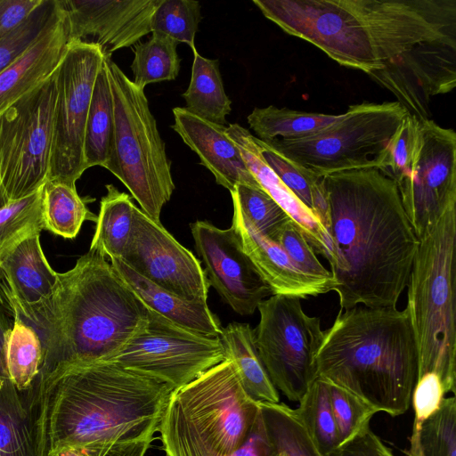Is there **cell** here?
Listing matches in <instances>:
<instances>
[{
	"label": "cell",
	"instance_id": "6da1fadb",
	"mask_svg": "<svg viewBox=\"0 0 456 456\" xmlns=\"http://www.w3.org/2000/svg\"><path fill=\"white\" fill-rule=\"evenodd\" d=\"M263 14L367 74L418 119L456 86V0H269Z\"/></svg>",
	"mask_w": 456,
	"mask_h": 456
},
{
	"label": "cell",
	"instance_id": "7a4b0ae2",
	"mask_svg": "<svg viewBox=\"0 0 456 456\" xmlns=\"http://www.w3.org/2000/svg\"><path fill=\"white\" fill-rule=\"evenodd\" d=\"M340 310L396 306L419 247L396 183L377 168L323 176Z\"/></svg>",
	"mask_w": 456,
	"mask_h": 456
},
{
	"label": "cell",
	"instance_id": "3957f363",
	"mask_svg": "<svg viewBox=\"0 0 456 456\" xmlns=\"http://www.w3.org/2000/svg\"><path fill=\"white\" fill-rule=\"evenodd\" d=\"M32 327L43 347L37 388L64 370L107 361L148 321V307L106 257L89 250L58 274L53 293L31 305L3 306Z\"/></svg>",
	"mask_w": 456,
	"mask_h": 456
},
{
	"label": "cell",
	"instance_id": "277c9868",
	"mask_svg": "<svg viewBox=\"0 0 456 456\" xmlns=\"http://www.w3.org/2000/svg\"><path fill=\"white\" fill-rule=\"evenodd\" d=\"M31 388L44 456L98 443L152 441L174 391L109 361L68 369Z\"/></svg>",
	"mask_w": 456,
	"mask_h": 456
},
{
	"label": "cell",
	"instance_id": "5b68a950",
	"mask_svg": "<svg viewBox=\"0 0 456 456\" xmlns=\"http://www.w3.org/2000/svg\"><path fill=\"white\" fill-rule=\"evenodd\" d=\"M316 373L378 412L405 413L418 379V352L406 308L359 305L339 310L324 330Z\"/></svg>",
	"mask_w": 456,
	"mask_h": 456
},
{
	"label": "cell",
	"instance_id": "8992f818",
	"mask_svg": "<svg viewBox=\"0 0 456 456\" xmlns=\"http://www.w3.org/2000/svg\"><path fill=\"white\" fill-rule=\"evenodd\" d=\"M261 412L229 359L172 392L159 431L167 456H231Z\"/></svg>",
	"mask_w": 456,
	"mask_h": 456
},
{
	"label": "cell",
	"instance_id": "52a82bcc",
	"mask_svg": "<svg viewBox=\"0 0 456 456\" xmlns=\"http://www.w3.org/2000/svg\"><path fill=\"white\" fill-rule=\"evenodd\" d=\"M456 204L419 238L408 280L407 305L418 352V379L436 373L455 394Z\"/></svg>",
	"mask_w": 456,
	"mask_h": 456
},
{
	"label": "cell",
	"instance_id": "ba28073f",
	"mask_svg": "<svg viewBox=\"0 0 456 456\" xmlns=\"http://www.w3.org/2000/svg\"><path fill=\"white\" fill-rule=\"evenodd\" d=\"M113 97L114 130L105 167L128 189L141 209L161 224L160 214L175 183L166 144L158 130L144 89L106 56Z\"/></svg>",
	"mask_w": 456,
	"mask_h": 456
},
{
	"label": "cell",
	"instance_id": "9c48e42d",
	"mask_svg": "<svg viewBox=\"0 0 456 456\" xmlns=\"http://www.w3.org/2000/svg\"><path fill=\"white\" fill-rule=\"evenodd\" d=\"M407 114L396 101L362 102L349 106L338 121L308 137L264 142L320 176L367 168L383 171Z\"/></svg>",
	"mask_w": 456,
	"mask_h": 456
},
{
	"label": "cell",
	"instance_id": "30bf717a",
	"mask_svg": "<svg viewBox=\"0 0 456 456\" xmlns=\"http://www.w3.org/2000/svg\"><path fill=\"white\" fill-rule=\"evenodd\" d=\"M56 99L55 71L0 115V194L5 204L48 180Z\"/></svg>",
	"mask_w": 456,
	"mask_h": 456
},
{
	"label": "cell",
	"instance_id": "8fae6325",
	"mask_svg": "<svg viewBox=\"0 0 456 456\" xmlns=\"http://www.w3.org/2000/svg\"><path fill=\"white\" fill-rule=\"evenodd\" d=\"M257 310L254 335L261 361L276 389L298 403L317 378L321 321L305 313L299 298L282 295L264 299Z\"/></svg>",
	"mask_w": 456,
	"mask_h": 456
},
{
	"label": "cell",
	"instance_id": "7c38bea8",
	"mask_svg": "<svg viewBox=\"0 0 456 456\" xmlns=\"http://www.w3.org/2000/svg\"><path fill=\"white\" fill-rule=\"evenodd\" d=\"M100 46L69 41L55 70L56 99L48 180L76 186L84 160L86 118L97 74L105 60Z\"/></svg>",
	"mask_w": 456,
	"mask_h": 456
},
{
	"label": "cell",
	"instance_id": "4fadbf2b",
	"mask_svg": "<svg viewBox=\"0 0 456 456\" xmlns=\"http://www.w3.org/2000/svg\"><path fill=\"white\" fill-rule=\"evenodd\" d=\"M224 360L219 338L189 330L148 308L144 328L107 361L157 379L175 390Z\"/></svg>",
	"mask_w": 456,
	"mask_h": 456
},
{
	"label": "cell",
	"instance_id": "5bb4252c",
	"mask_svg": "<svg viewBox=\"0 0 456 456\" xmlns=\"http://www.w3.org/2000/svg\"><path fill=\"white\" fill-rule=\"evenodd\" d=\"M396 183L417 238L456 204V133L429 118L419 119V140L407 173Z\"/></svg>",
	"mask_w": 456,
	"mask_h": 456
},
{
	"label": "cell",
	"instance_id": "9a60e30c",
	"mask_svg": "<svg viewBox=\"0 0 456 456\" xmlns=\"http://www.w3.org/2000/svg\"><path fill=\"white\" fill-rule=\"evenodd\" d=\"M119 259L163 289L188 301L207 303L209 284L200 260L137 207Z\"/></svg>",
	"mask_w": 456,
	"mask_h": 456
},
{
	"label": "cell",
	"instance_id": "2e32d148",
	"mask_svg": "<svg viewBox=\"0 0 456 456\" xmlns=\"http://www.w3.org/2000/svg\"><path fill=\"white\" fill-rule=\"evenodd\" d=\"M190 228L209 286L235 313L253 314L273 293L243 251L235 230L232 226L220 229L200 220Z\"/></svg>",
	"mask_w": 456,
	"mask_h": 456
},
{
	"label": "cell",
	"instance_id": "e0dca14e",
	"mask_svg": "<svg viewBox=\"0 0 456 456\" xmlns=\"http://www.w3.org/2000/svg\"><path fill=\"white\" fill-rule=\"evenodd\" d=\"M66 12L69 41L96 45L105 56L151 33L160 0H59Z\"/></svg>",
	"mask_w": 456,
	"mask_h": 456
},
{
	"label": "cell",
	"instance_id": "ac0fdd59",
	"mask_svg": "<svg viewBox=\"0 0 456 456\" xmlns=\"http://www.w3.org/2000/svg\"><path fill=\"white\" fill-rule=\"evenodd\" d=\"M232 227L241 248L270 287L273 295L299 299L333 291L335 281L311 276L301 271L282 248L262 234L242 214L232 200Z\"/></svg>",
	"mask_w": 456,
	"mask_h": 456
},
{
	"label": "cell",
	"instance_id": "d6986e66",
	"mask_svg": "<svg viewBox=\"0 0 456 456\" xmlns=\"http://www.w3.org/2000/svg\"><path fill=\"white\" fill-rule=\"evenodd\" d=\"M69 42L66 12L55 0L54 11L37 38L0 73V115L54 73Z\"/></svg>",
	"mask_w": 456,
	"mask_h": 456
},
{
	"label": "cell",
	"instance_id": "ffe728a7",
	"mask_svg": "<svg viewBox=\"0 0 456 456\" xmlns=\"http://www.w3.org/2000/svg\"><path fill=\"white\" fill-rule=\"evenodd\" d=\"M173 115L171 127L198 155L200 165L212 173L218 185L229 191L238 184L261 188L239 149L227 135L225 126L208 121L184 107L174 108Z\"/></svg>",
	"mask_w": 456,
	"mask_h": 456
},
{
	"label": "cell",
	"instance_id": "44dd1931",
	"mask_svg": "<svg viewBox=\"0 0 456 456\" xmlns=\"http://www.w3.org/2000/svg\"><path fill=\"white\" fill-rule=\"evenodd\" d=\"M239 149L247 167L261 188L297 224L315 253L328 261L331 256V240L318 217L305 207L280 180L265 161L256 136L239 124H230L225 130Z\"/></svg>",
	"mask_w": 456,
	"mask_h": 456
},
{
	"label": "cell",
	"instance_id": "7402d4cb",
	"mask_svg": "<svg viewBox=\"0 0 456 456\" xmlns=\"http://www.w3.org/2000/svg\"><path fill=\"white\" fill-rule=\"evenodd\" d=\"M58 274L47 262L39 235L22 241L0 264V304L31 305L48 297Z\"/></svg>",
	"mask_w": 456,
	"mask_h": 456
},
{
	"label": "cell",
	"instance_id": "603a6c76",
	"mask_svg": "<svg viewBox=\"0 0 456 456\" xmlns=\"http://www.w3.org/2000/svg\"><path fill=\"white\" fill-rule=\"evenodd\" d=\"M110 265L142 303L174 323L193 332L219 338L222 326L207 303L185 300L142 277L121 259H110Z\"/></svg>",
	"mask_w": 456,
	"mask_h": 456
},
{
	"label": "cell",
	"instance_id": "cb8c5ba5",
	"mask_svg": "<svg viewBox=\"0 0 456 456\" xmlns=\"http://www.w3.org/2000/svg\"><path fill=\"white\" fill-rule=\"evenodd\" d=\"M219 338L225 358L235 364L247 393L259 403H280L279 392L261 361L249 324L231 322L222 329Z\"/></svg>",
	"mask_w": 456,
	"mask_h": 456
},
{
	"label": "cell",
	"instance_id": "d4e9b609",
	"mask_svg": "<svg viewBox=\"0 0 456 456\" xmlns=\"http://www.w3.org/2000/svg\"><path fill=\"white\" fill-rule=\"evenodd\" d=\"M114 130V107L106 57L92 93L84 137V160L86 168L105 167L110 153Z\"/></svg>",
	"mask_w": 456,
	"mask_h": 456
},
{
	"label": "cell",
	"instance_id": "484cf974",
	"mask_svg": "<svg viewBox=\"0 0 456 456\" xmlns=\"http://www.w3.org/2000/svg\"><path fill=\"white\" fill-rule=\"evenodd\" d=\"M192 53L191 81L182 94L184 108L208 121L224 126L232 111V101L224 88L219 61L201 56L197 49Z\"/></svg>",
	"mask_w": 456,
	"mask_h": 456
},
{
	"label": "cell",
	"instance_id": "4316f807",
	"mask_svg": "<svg viewBox=\"0 0 456 456\" xmlns=\"http://www.w3.org/2000/svg\"><path fill=\"white\" fill-rule=\"evenodd\" d=\"M341 116L342 114L306 112L270 105L255 108L247 119L249 127L260 141H292L316 134L338 121Z\"/></svg>",
	"mask_w": 456,
	"mask_h": 456
},
{
	"label": "cell",
	"instance_id": "83f0119b",
	"mask_svg": "<svg viewBox=\"0 0 456 456\" xmlns=\"http://www.w3.org/2000/svg\"><path fill=\"white\" fill-rule=\"evenodd\" d=\"M106 190L100 202L89 250L110 259L121 258L131 234L136 206L128 194L119 191L113 184H106Z\"/></svg>",
	"mask_w": 456,
	"mask_h": 456
},
{
	"label": "cell",
	"instance_id": "f1b7e54d",
	"mask_svg": "<svg viewBox=\"0 0 456 456\" xmlns=\"http://www.w3.org/2000/svg\"><path fill=\"white\" fill-rule=\"evenodd\" d=\"M87 198L78 195L76 186L47 180L42 186L44 230L66 239H74L85 221L97 220V216L87 208Z\"/></svg>",
	"mask_w": 456,
	"mask_h": 456
},
{
	"label": "cell",
	"instance_id": "f546056e",
	"mask_svg": "<svg viewBox=\"0 0 456 456\" xmlns=\"http://www.w3.org/2000/svg\"><path fill=\"white\" fill-rule=\"evenodd\" d=\"M256 139L267 165L296 197L318 217L329 232V208L323 176L300 167L256 137Z\"/></svg>",
	"mask_w": 456,
	"mask_h": 456
},
{
	"label": "cell",
	"instance_id": "4dcf8cb0",
	"mask_svg": "<svg viewBox=\"0 0 456 456\" xmlns=\"http://www.w3.org/2000/svg\"><path fill=\"white\" fill-rule=\"evenodd\" d=\"M298 403L294 409L298 419L321 454L329 456L339 445V438L327 382L316 378Z\"/></svg>",
	"mask_w": 456,
	"mask_h": 456
},
{
	"label": "cell",
	"instance_id": "1f68e13d",
	"mask_svg": "<svg viewBox=\"0 0 456 456\" xmlns=\"http://www.w3.org/2000/svg\"><path fill=\"white\" fill-rule=\"evenodd\" d=\"M260 409L279 456H322L294 409L283 403H260Z\"/></svg>",
	"mask_w": 456,
	"mask_h": 456
},
{
	"label": "cell",
	"instance_id": "d6a6232c",
	"mask_svg": "<svg viewBox=\"0 0 456 456\" xmlns=\"http://www.w3.org/2000/svg\"><path fill=\"white\" fill-rule=\"evenodd\" d=\"M151 34L148 41L135 45L131 64L133 82L143 89L151 83L175 80L180 70L178 44L167 36Z\"/></svg>",
	"mask_w": 456,
	"mask_h": 456
},
{
	"label": "cell",
	"instance_id": "836d02e7",
	"mask_svg": "<svg viewBox=\"0 0 456 456\" xmlns=\"http://www.w3.org/2000/svg\"><path fill=\"white\" fill-rule=\"evenodd\" d=\"M44 230L42 187L35 193L0 208V264L22 241Z\"/></svg>",
	"mask_w": 456,
	"mask_h": 456
},
{
	"label": "cell",
	"instance_id": "e575fe53",
	"mask_svg": "<svg viewBox=\"0 0 456 456\" xmlns=\"http://www.w3.org/2000/svg\"><path fill=\"white\" fill-rule=\"evenodd\" d=\"M13 319L7 346V368L16 389L25 392L33 386L39 374L43 347L32 327L18 318Z\"/></svg>",
	"mask_w": 456,
	"mask_h": 456
},
{
	"label": "cell",
	"instance_id": "d590c367",
	"mask_svg": "<svg viewBox=\"0 0 456 456\" xmlns=\"http://www.w3.org/2000/svg\"><path fill=\"white\" fill-rule=\"evenodd\" d=\"M407 456H456V399L444 398L404 451Z\"/></svg>",
	"mask_w": 456,
	"mask_h": 456
},
{
	"label": "cell",
	"instance_id": "8d00e7d4",
	"mask_svg": "<svg viewBox=\"0 0 456 456\" xmlns=\"http://www.w3.org/2000/svg\"><path fill=\"white\" fill-rule=\"evenodd\" d=\"M23 395L22 406L0 409V456H43L34 409Z\"/></svg>",
	"mask_w": 456,
	"mask_h": 456
},
{
	"label": "cell",
	"instance_id": "74e56055",
	"mask_svg": "<svg viewBox=\"0 0 456 456\" xmlns=\"http://www.w3.org/2000/svg\"><path fill=\"white\" fill-rule=\"evenodd\" d=\"M200 10V3L194 0H160L151 18V33L167 36L194 50L195 36L202 19Z\"/></svg>",
	"mask_w": 456,
	"mask_h": 456
},
{
	"label": "cell",
	"instance_id": "f35d334b",
	"mask_svg": "<svg viewBox=\"0 0 456 456\" xmlns=\"http://www.w3.org/2000/svg\"><path fill=\"white\" fill-rule=\"evenodd\" d=\"M244 216L265 236L273 239L289 216L262 188L238 184L230 191Z\"/></svg>",
	"mask_w": 456,
	"mask_h": 456
},
{
	"label": "cell",
	"instance_id": "ab89813d",
	"mask_svg": "<svg viewBox=\"0 0 456 456\" xmlns=\"http://www.w3.org/2000/svg\"><path fill=\"white\" fill-rule=\"evenodd\" d=\"M327 384L340 445L370 426L378 411L348 390Z\"/></svg>",
	"mask_w": 456,
	"mask_h": 456
},
{
	"label": "cell",
	"instance_id": "60d3db41",
	"mask_svg": "<svg viewBox=\"0 0 456 456\" xmlns=\"http://www.w3.org/2000/svg\"><path fill=\"white\" fill-rule=\"evenodd\" d=\"M272 240L282 248L304 273L316 278L334 281L330 271L323 266L312 246L290 218L278 228Z\"/></svg>",
	"mask_w": 456,
	"mask_h": 456
},
{
	"label": "cell",
	"instance_id": "b9f144b4",
	"mask_svg": "<svg viewBox=\"0 0 456 456\" xmlns=\"http://www.w3.org/2000/svg\"><path fill=\"white\" fill-rule=\"evenodd\" d=\"M54 8L55 0H45L20 27L0 40V73L32 44Z\"/></svg>",
	"mask_w": 456,
	"mask_h": 456
},
{
	"label": "cell",
	"instance_id": "7bdbcfd3",
	"mask_svg": "<svg viewBox=\"0 0 456 456\" xmlns=\"http://www.w3.org/2000/svg\"><path fill=\"white\" fill-rule=\"evenodd\" d=\"M445 394L436 373L428 372L417 379L411 396L414 422L410 442L417 437L424 421L440 408Z\"/></svg>",
	"mask_w": 456,
	"mask_h": 456
},
{
	"label": "cell",
	"instance_id": "ee69618b",
	"mask_svg": "<svg viewBox=\"0 0 456 456\" xmlns=\"http://www.w3.org/2000/svg\"><path fill=\"white\" fill-rule=\"evenodd\" d=\"M13 322L0 304V409L22 406L25 398L12 382L7 368V346Z\"/></svg>",
	"mask_w": 456,
	"mask_h": 456
},
{
	"label": "cell",
	"instance_id": "f6af8a7d",
	"mask_svg": "<svg viewBox=\"0 0 456 456\" xmlns=\"http://www.w3.org/2000/svg\"><path fill=\"white\" fill-rule=\"evenodd\" d=\"M151 441L108 442L63 450L54 456H144Z\"/></svg>",
	"mask_w": 456,
	"mask_h": 456
},
{
	"label": "cell",
	"instance_id": "bcb514c9",
	"mask_svg": "<svg viewBox=\"0 0 456 456\" xmlns=\"http://www.w3.org/2000/svg\"><path fill=\"white\" fill-rule=\"evenodd\" d=\"M329 456H394L368 426L353 438L338 445Z\"/></svg>",
	"mask_w": 456,
	"mask_h": 456
},
{
	"label": "cell",
	"instance_id": "7dc6e473",
	"mask_svg": "<svg viewBox=\"0 0 456 456\" xmlns=\"http://www.w3.org/2000/svg\"><path fill=\"white\" fill-rule=\"evenodd\" d=\"M45 0H0V40L20 27Z\"/></svg>",
	"mask_w": 456,
	"mask_h": 456
},
{
	"label": "cell",
	"instance_id": "c3c4849f",
	"mask_svg": "<svg viewBox=\"0 0 456 456\" xmlns=\"http://www.w3.org/2000/svg\"><path fill=\"white\" fill-rule=\"evenodd\" d=\"M231 456H279L267 434L261 412L247 441Z\"/></svg>",
	"mask_w": 456,
	"mask_h": 456
},
{
	"label": "cell",
	"instance_id": "681fc988",
	"mask_svg": "<svg viewBox=\"0 0 456 456\" xmlns=\"http://www.w3.org/2000/svg\"><path fill=\"white\" fill-rule=\"evenodd\" d=\"M5 205L4 200H3L1 194H0V208Z\"/></svg>",
	"mask_w": 456,
	"mask_h": 456
}]
</instances>
